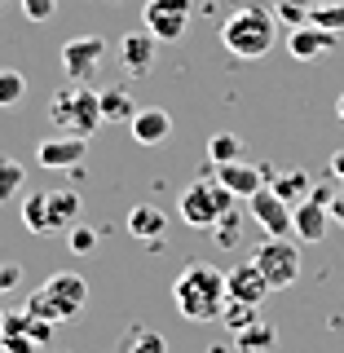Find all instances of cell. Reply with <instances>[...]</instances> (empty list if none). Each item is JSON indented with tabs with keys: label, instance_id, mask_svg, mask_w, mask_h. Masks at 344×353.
<instances>
[{
	"label": "cell",
	"instance_id": "d6a6232c",
	"mask_svg": "<svg viewBox=\"0 0 344 353\" xmlns=\"http://www.w3.org/2000/svg\"><path fill=\"white\" fill-rule=\"evenodd\" d=\"M212 230H216V243H221V248H230V243H234V234H239V212H225Z\"/></svg>",
	"mask_w": 344,
	"mask_h": 353
},
{
	"label": "cell",
	"instance_id": "7c38bea8",
	"mask_svg": "<svg viewBox=\"0 0 344 353\" xmlns=\"http://www.w3.org/2000/svg\"><path fill=\"white\" fill-rule=\"evenodd\" d=\"M247 203H252V216L261 221L265 234H292V203H287V199L274 190V185L256 190Z\"/></svg>",
	"mask_w": 344,
	"mask_h": 353
},
{
	"label": "cell",
	"instance_id": "f1b7e54d",
	"mask_svg": "<svg viewBox=\"0 0 344 353\" xmlns=\"http://www.w3.org/2000/svg\"><path fill=\"white\" fill-rule=\"evenodd\" d=\"M309 22H314V27H323V31H336V36H344V0H327V5H314Z\"/></svg>",
	"mask_w": 344,
	"mask_h": 353
},
{
	"label": "cell",
	"instance_id": "d4e9b609",
	"mask_svg": "<svg viewBox=\"0 0 344 353\" xmlns=\"http://www.w3.org/2000/svg\"><path fill=\"white\" fill-rule=\"evenodd\" d=\"M22 97H27V80L14 66H0V110H14Z\"/></svg>",
	"mask_w": 344,
	"mask_h": 353
},
{
	"label": "cell",
	"instance_id": "f35d334b",
	"mask_svg": "<svg viewBox=\"0 0 344 353\" xmlns=\"http://www.w3.org/2000/svg\"><path fill=\"white\" fill-rule=\"evenodd\" d=\"M0 353H9V349H5V345H0Z\"/></svg>",
	"mask_w": 344,
	"mask_h": 353
},
{
	"label": "cell",
	"instance_id": "1f68e13d",
	"mask_svg": "<svg viewBox=\"0 0 344 353\" xmlns=\"http://www.w3.org/2000/svg\"><path fill=\"white\" fill-rule=\"evenodd\" d=\"M22 14H27L31 22H49L53 14H58V0H18Z\"/></svg>",
	"mask_w": 344,
	"mask_h": 353
},
{
	"label": "cell",
	"instance_id": "8d00e7d4",
	"mask_svg": "<svg viewBox=\"0 0 344 353\" xmlns=\"http://www.w3.org/2000/svg\"><path fill=\"white\" fill-rule=\"evenodd\" d=\"M336 115H340V119H344V97H340V102H336Z\"/></svg>",
	"mask_w": 344,
	"mask_h": 353
},
{
	"label": "cell",
	"instance_id": "e575fe53",
	"mask_svg": "<svg viewBox=\"0 0 344 353\" xmlns=\"http://www.w3.org/2000/svg\"><path fill=\"white\" fill-rule=\"evenodd\" d=\"M331 221H340V225H344V190L331 199Z\"/></svg>",
	"mask_w": 344,
	"mask_h": 353
},
{
	"label": "cell",
	"instance_id": "e0dca14e",
	"mask_svg": "<svg viewBox=\"0 0 344 353\" xmlns=\"http://www.w3.org/2000/svg\"><path fill=\"white\" fill-rule=\"evenodd\" d=\"M327 225H331V208L318 203V199H301V203L292 208V230H296L301 243H323Z\"/></svg>",
	"mask_w": 344,
	"mask_h": 353
},
{
	"label": "cell",
	"instance_id": "2e32d148",
	"mask_svg": "<svg viewBox=\"0 0 344 353\" xmlns=\"http://www.w3.org/2000/svg\"><path fill=\"white\" fill-rule=\"evenodd\" d=\"M128 128H132V141H137V146H163V141L172 137V115L163 106H141Z\"/></svg>",
	"mask_w": 344,
	"mask_h": 353
},
{
	"label": "cell",
	"instance_id": "83f0119b",
	"mask_svg": "<svg viewBox=\"0 0 344 353\" xmlns=\"http://www.w3.org/2000/svg\"><path fill=\"white\" fill-rule=\"evenodd\" d=\"M22 181H27L22 163H18V159H5V154H0V203H14V194L22 190Z\"/></svg>",
	"mask_w": 344,
	"mask_h": 353
},
{
	"label": "cell",
	"instance_id": "3957f363",
	"mask_svg": "<svg viewBox=\"0 0 344 353\" xmlns=\"http://www.w3.org/2000/svg\"><path fill=\"white\" fill-rule=\"evenodd\" d=\"M84 305H88V283L80 279V274H71V270H62V274H49L36 292L27 296V314L31 318H40V323H71V318H80L84 314Z\"/></svg>",
	"mask_w": 344,
	"mask_h": 353
},
{
	"label": "cell",
	"instance_id": "8992f818",
	"mask_svg": "<svg viewBox=\"0 0 344 353\" xmlns=\"http://www.w3.org/2000/svg\"><path fill=\"white\" fill-rule=\"evenodd\" d=\"M252 261L261 265V274L270 279L274 292H283V287H292L296 279H301V243H296L292 234H270L256 248Z\"/></svg>",
	"mask_w": 344,
	"mask_h": 353
},
{
	"label": "cell",
	"instance_id": "ab89813d",
	"mask_svg": "<svg viewBox=\"0 0 344 353\" xmlns=\"http://www.w3.org/2000/svg\"><path fill=\"white\" fill-rule=\"evenodd\" d=\"M0 5H5V0H0Z\"/></svg>",
	"mask_w": 344,
	"mask_h": 353
},
{
	"label": "cell",
	"instance_id": "484cf974",
	"mask_svg": "<svg viewBox=\"0 0 344 353\" xmlns=\"http://www.w3.org/2000/svg\"><path fill=\"white\" fill-rule=\"evenodd\" d=\"M309 14H314V0H274V18H279L287 31H292V27H305Z\"/></svg>",
	"mask_w": 344,
	"mask_h": 353
},
{
	"label": "cell",
	"instance_id": "9c48e42d",
	"mask_svg": "<svg viewBox=\"0 0 344 353\" xmlns=\"http://www.w3.org/2000/svg\"><path fill=\"white\" fill-rule=\"evenodd\" d=\"M102 58H106V40L102 36H75V40L62 44V71L71 75L75 84L93 80L97 66H102Z\"/></svg>",
	"mask_w": 344,
	"mask_h": 353
},
{
	"label": "cell",
	"instance_id": "7a4b0ae2",
	"mask_svg": "<svg viewBox=\"0 0 344 353\" xmlns=\"http://www.w3.org/2000/svg\"><path fill=\"white\" fill-rule=\"evenodd\" d=\"M279 27L283 22L274 18V9L247 0V5H239L234 14L221 22V44H225L234 58H265V53L274 49V40H279Z\"/></svg>",
	"mask_w": 344,
	"mask_h": 353
},
{
	"label": "cell",
	"instance_id": "9a60e30c",
	"mask_svg": "<svg viewBox=\"0 0 344 353\" xmlns=\"http://www.w3.org/2000/svg\"><path fill=\"white\" fill-rule=\"evenodd\" d=\"M336 44H340L336 31H323V27H314V22L287 31V49H292L296 62H314V58H323V53H331Z\"/></svg>",
	"mask_w": 344,
	"mask_h": 353
},
{
	"label": "cell",
	"instance_id": "4dcf8cb0",
	"mask_svg": "<svg viewBox=\"0 0 344 353\" xmlns=\"http://www.w3.org/2000/svg\"><path fill=\"white\" fill-rule=\"evenodd\" d=\"M66 248H71L75 256H88V252H97V230H88V225H71V234H66Z\"/></svg>",
	"mask_w": 344,
	"mask_h": 353
},
{
	"label": "cell",
	"instance_id": "d6986e66",
	"mask_svg": "<svg viewBox=\"0 0 344 353\" xmlns=\"http://www.w3.org/2000/svg\"><path fill=\"white\" fill-rule=\"evenodd\" d=\"M234 345H239V353H274V345H279V331H274V323L256 318L252 327L234 331Z\"/></svg>",
	"mask_w": 344,
	"mask_h": 353
},
{
	"label": "cell",
	"instance_id": "4fadbf2b",
	"mask_svg": "<svg viewBox=\"0 0 344 353\" xmlns=\"http://www.w3.org/2000/svg\"><path fill=\"white\" fill-rule=\"evenodd\" d=\"M225 287H230V301H239V305H261L274 292L256 261H243L234 270H225Z\"/></svg>",
	"mask_w": 344,
	"mask_h": 353
},
{
	"label": "cell",
	"instance_id": "5bb4252c",
	"mask_svg": "<svg viewBox=\"0 0 344 353\" xmlns=\"http://www.w3.org/2000/svg\"><path fill=\"white\" fill-rule=\"evenodd\" d=\"M154 53H159V40H154L146 27L128 31V36L119 40V62H124L128 75H150L154 71Z\"/></svg>",
	"mask_w": 344,
	"mask_h": 353
},
{
	"label": "cell",
	"instance_id": "d590c367",
	"mask_svg": "<svg viewBox=\"0 0 344 353\" xmlns=\"http://www.w3.org/2000/svg\"><path fill=\"white\" fill-rule=\"evenodd\" d=\"M331 176H336V181H344V150L331 154Z\"/></svg>",
	"mask_w": 344,
	"mask_h": 353
},
{
	"label": "cell",
	"instance_id": "f546056e",
	"mask_svg": "<svg viewBox=\"0 0 344 353\" xmlns=\"http://www.w3.org/2000/svg\"><path fill=\"white\" fill-rule=\"evenodd\" d=\"M261 318V305H239V301H230L225 305V314H221V323L230 327V336H234V331H243V327H252Z\"/></svg>",
	"mask_w": 344,
	"mask_h": 353
},
{
	"label": "cell",
	"instance_id": "6da1fadb",
	"mask_svg": "<svg viewBox=\"0 0 344 353\" xmlns=\"http://www.w3.org/2000/svg\"><path fill=\"white\" fill-rule=\"evenodd\" d=\"M172 301L181 309L185 323H216L230 305V287H225V270L208 261H190L181 274L172 279Z\"/></svg>",
	"mask_w": 344,
	"mask_h": 353
},
{
	"label": "cell",
	"instance_id": "8fae6325",
	"mask_svg": "<svg viewBox=\"0 0 344 353\" xmlns=\"http://www.w3.org/2000/svg\"><path fill=\"white\" fill-rule=\"evenodd\" d=\"M270 176H274V168H265V163H243V159L221 163V168H216V181L225 185L234 199H252L256 190L270 185Z\"/></svg>",
	"mask_w": 344,
	"mask_h": 353
},
{
	"label": "cell",
	"instance_id": "30bf717a",
	"mask_svg": "<svg viewBox=\"0 0 344 353\" xmlns=\"http://www.w3.org/2000/svg\"><path fill=\"white\" fill-rule=\"evenodd\" d=\"M88 154V137H71V132H58V137H44L36 146V163L40 168H62L75 172Z\"/></svg>",
	"mask_w": 344,
	"mask_h": 353
},
{
	"label": "cell",
	"instance_id": "277c9868",
	"mask_svg": "<svg viewBox=\"0 0 344 353\" xmlns=\"http://www.w3.org/2000/svg\"><path fill=\"white\" fill-rule=\"evenodd\" d=\"M49 119L62 132H71V137H93V132L106 124L102 119V93H93V88H84V84L58 88L53 102H49Z\"/></svg>",
	"mask_w": 344,
	"mask_h": 353
},
{
	"label": "cell",
	"instance_id": "74e56055",
	"mask_svg": "<svg viewBox=\"0 0 344 353\" xmlns=\"http://www.w3.org/2000/svg\"><path fill=\"white\" fill-rule=\"evenodd\" d=\"M314 5H327V0H314Z\"/></svg>",
	"mask_w": 344,
	"mask_h": 353
},
{
	"label": "cell",
	"instance_id": "603a6c76",
	"mask_svg": "<svg viewBox=\"0 0 344 353\" xmlns=\"http://www.w3.org/2000/svg\"><path fill=\"white\" fill-rule=\"evenodd\" d=\"M80 194L75 190H49V216H53V230L62 225H75V216H80Z\"/></svg>",
	"mask_w": 344,
	"mask_h": 353
},
{
	"label": "cell",
	"instance_id": "ac0fdd59",
	"mask_svg": "<svg viewBox=\"0 0 344 353\" xmlns=\"http://www.w3.org/2000/svg\"><path fill=\"white\" fill-rule=\"evenodd\" d=\"M163 230H168V212H159L154 203H137L128 212V234L141 239V243H159Z\"/></svg>",
	"mask_w": 344,
	"mask_h": 353
},
{
	"label": "cell",
	"instance_id": "4316f807",
	"mask_svg": "<svg viewBox=\"0 0 344 353\" xmlns=\"http://www.w3.org/2000/svg\"><path fill=\"white\" fill-rule=\"evenodd\" d=\"M208 159H212L216 168H221V163H234V159H243V141L234 137V132H216V137L208 141Z\"/></svg>",
	"mask_w": 344,
	"mask_h": 353
},
{
	"label": "cell",
	"instance_id": "836d02e7",
	"mask_svg": "<svg viewBox=\"0 0 344 353\" xmlns=\"http://www.w3.org/2000/svg\"><path fill=\"white\" fill-rule=\"evenodd\" d=\"M18 283H22V270H18L14 261H5V265H0V296H5V292H14Z\"/></svg>",
	"mask_w": 344,
	"mask_h": 353
},
{
	"label": "cell",
	"instance_id": "ffe728a7",
	"mask_svg": "<svg viewBox=\"0 0 344 353\" xmlns=\"http://www.w3.org/2000/svg\"><path fill=\"white\" fill-rule=\"evenodd\" d=\"M22 225L31 230V234H49L53 230V216H49V190H31L27 199H22Z\"/></svg>",
	"mask_w": 344,
	"mask_h": 353
},
{
	"label": "cell",
	"instance_id": "cb8c5ba5",
	"mask_svg": "<svg viewBox=\"0 0 344 353\" xmlns=\"http://www.w3.org/2000/svg\"><path fill=\"white\" fill-rule=\"evenodd\" d=\"M119 353H168V340L154 327H132L124 340H119Z\"/></svg>",
	"mask_w": 344,
	"mask_h": 353
},
{
	"label": "cell",
	"instance_id": "44dd1931",
	"mask_svg": "<svg viewBox=\"0 0 344 353\" xmlns=\"http://www.w3.org/2000/svg\"><path fill=\"white\" fill-rule=\"evenodd\" d=\"M137 102H132L128 88H102V119L106 124H132V115H137Z\"/></svg>",
	"mask_w": 344,
	"mask_h": 353
},
{
	"label": "cell",
	"instance_id": "5b68a950",
	"mask_svg": "<svg viewBox=\"0 0 344 353\" xmlns=\"http://www.w3.org/2000/svg\"><path fill=\"white\" fill-rule=\"evenodd\" d=\"M176 212H181L185 225L212 230L225 212H234V194H230L225 185L216 181V176H199L194 185H185V190H181V203H176Z\"/></svg>",
	"mask_w": 344,
	"mask_h": 353
},
{
	"label": "cell",
	"instance_id": "ba28073f",
	"mask_svg": "<svg viewBox=\"0 0 344 353\" xmlns=\"http://www.w3.org/2000/svg\"><path fill=\"white\" fill-rule=\"evenodd\" d=\"M49 336H53V323H40L27 309L22 314H5V327H0V345L9 353H36L49 345Z\"/></svg>",
	"mask_w": 344,
	"mask_h": 353
},
{
	"label": "cell",
	"instance_id": "7402d4cb",
	"mask_svg": "<svg viewBox=\"0 0 344 353\" xmlns=\"http://www.w3.org/2000/svg\"><path fill=\"white\" fill-rule=\"evenodd\" d=\"M270 185L274 190H279L287 203H301V199H309V190H314V185H309V172H301V168H287V172H274L270 176Z\"/></svg>",
	"mask_w": 344,
	"mask_h": 353
},
{
	"label": "cell",
	"instance_id": "52a82bcc",
	"mask_svg": "<svg viewBox=\"0 0 344 353\" xmlns=\"http://www.w3.org/2000/svg\"><path fill=\"white\" fill-rule=\"evenodd\" d=\"M190 14H194V0H146V9H141V27H146L159 44H172V40L185 36Z\"/></svg>",
	"mask_w": 344,
	"mask_h": 353
}]
</instances>
